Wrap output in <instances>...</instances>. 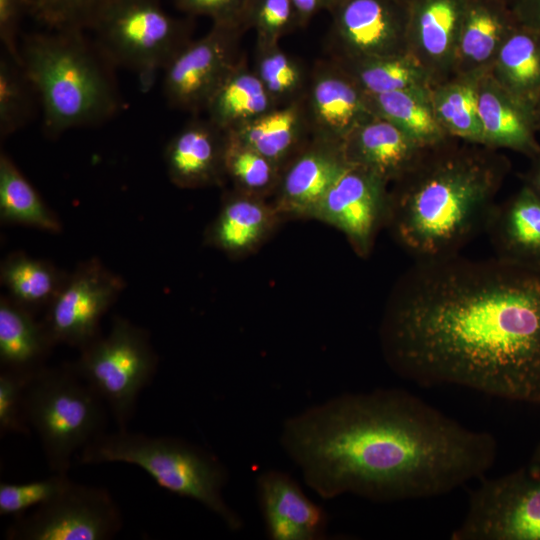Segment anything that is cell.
Returning <instances> with one entry per match:
<instances>
[{
    "mask_svg": "<svg viewBox=\"0 0 540 540\" xmlns=\"http://www.w3.org/2000/svg\"><path fill=\"white\" fill-rule=\"evenodd\" d=\"M489 73L532 110L540 98V32L517 23L501 45Z\"/></svg>",
    "mask_w": 540,
    "mask_h": 540,
    "instance_id": "4316f807",
    "label": "cell"
},
{
    "mask_svg": "<svg viewBox=\"0 0 540 540\" xmlns=\"http://www.w3.org/2000/svg\"><path fill=\"white\" fill-rule=\"evenodd\" d=\"M389 120L373 116L355 128L341 144L345 161L394 182L407 172L423 149Z\"/></svg>",
    "mask_w": 540,
    "mask_h": 540,
    "instance_id": "ffe728a7",
    "label": "cell"
},
{
    "mask_svg": "<svg viewBox=\"0 0 540 540\" xmlns=\"http://www.w3.org/2000/svg\"><path fill=\"white\" fill-rule=\"evenodd\" d=\"M124 288V279L98 259L81 262L42 319L55 345L81 349L101 335V319Z\"/></svg>",
    "mask_w": 540,
    "mask_h": 540,
    "instance_id": "7c38bea8",
    "label": "cell"
},
{
    "mask_svg": "<svg viewBox=\"0 0 540 540\" xmlns=\"http://www.w3.org/2000/svg\"><path fill=\"white\" fill-rule=\"evenodd\" d=\"M68 275L53 263L21 251L7 255L0 267V281L6 295L35 315L39 311H46Z\"/></svg>",
    "mask_w": 540,
    "mask_h": 540,
    "instance_id": "f1b7e54d",
    "label": "cell"
},
{
    "mask_svg": "<svg viewBox=\"0 0 540 540\" xmlns=\"http://www.w3.org/2000/svg\"><path fill=\"white\" fill-rule=\"evenodd\" d=\"M120 0H23L26 15L48 30H91Z\"/></svg>",
    "mask_w": 540,
    "mask_h": 540,
    "instance_id": "d590c367",
    "label": "cell"
},
{
    "mask_svg": "<svg viewBox=\"0 0 540 540\" xmlns=\"http://www.w3.org/2000/svg\"><path fill=\"white\" fill-rule=\"evenodd\" d=\"M466 0H408V51L433 85L453 75L455 54Z\"/></svg>",
    "mask_w": 540,
    "mask_h": 540,
    "instance_id": "e0dca14e",
    "label": "cell"
},
{
    "mask_svg": "<svg viewBox=\"0 0 540 540\" xmlns=\"http://www.w3.org/2000/svg\"><path fill=\"white\" fill-rule=\"evenodd\" d=\"M303 103L311 138L340 146L375 116L369 96L334 60L316 64Z\"/></svg>",
    "mask_w": 540,
    "mask_h": 540,
    "instance_id": "9a60e30c",
    "label": "cell"
},
{
    "mask_svg": "<svg viewBox=\"0 0 540 540\" xmlns=\"http://www.w3.org/2000/svg\"><path fill=\"white\" fill-rule=\"evenodd\" d=\"M532 115H533L535 129L538 133L540 132V98L532 107Z\"/></svg>",
    "mask_w": 540,
    "mask_h": 540,
    "instance_id": "bcb514c9",
    "label": "cell"
},
{
    "mask_svg": "<svg viewBox=\"0 0 540 540\" xmlns=\"http://www.w3.org/2000/svg\"><path fill=\"white\" fill-rule=\"evenodd\" d=\"M68 473H53L48 478L26 483L0 484V515L20 517L62 492L70 483Z\"/></svg>",
    "mask_w": 540,
    "mask_h": 540,
    "instance_id": "74e56055",
    "label": "cell"
},
{
    "mask_svg": "<svg viewBox=\"0 0 540 540\" xmlns=\"http://www.w3.org/2000/svg\"><path fill=\"white\" fill-rule=\"evenodd\" d=\"M278 216L263 198L236 191L225 199L207 230V242L228 254H242L266 237Z\"/></svg>",
    "mask_w": 540,
    "mask_h": 540,
    "instance_id": "484cf974",
    "label": "cell"
},
{
    "mask_svg": "<svg viewBox=\"0 0 540 540\" xmlns=\"http://www.w3.org/2000/svg\"><path fill=\"white\" fill-rule=\"evenodd\" d=\"M176 7L190 16H206L213 23L244 26L252 0H173Z\"/></svg>",
    "mask_w": 540,
    "mask_h": 540,
    "instance_id": "60d3db41",
    "label": "cell"
},
{
    "mask_svg": "<svg viewBox=\"0 0 540 540\" xmlns=\"http://www.w3.org/2000/svg\"><path fill=\"white\" fill-rule=\"evenodd\" d=\"M388 182L349 165L328 190L314 217L342 231L360 256H367L378 230L386 226Z\"/></svg>",
    "mask_w": 540,
    "mask_h": 540,
    "instance_id": "5bb4252c",
    "label": "cell"
},
{
    "mask_svg": "<svg viewBox=\"0 0 540 540\" xmlns=\"http://www.w3.org/2000/svg\"><path fill=\"white\" fill-rule=\"evenodd\" d=\"M0 220L2 224L60 233L62 223L24 177L12 159L0 155Z\"/></svg>",
    "mask_w": 540,
    "mask_h": 540,
    "instance_id": "1f68e13d",
    "label": "cell"
},
{
    "mask_svg": "<svg viewBox=\"0 0 540 540\" xmlns=\"http://www.w3.org/2000/svg\"><path fill=\"white\" fill-rule=\"evenodd\" d=\"M253 70L277 107L304 98L309 76L279 44L256 46Z\"/></svg>",
    "mask_w": 540,
    "mask_h": 540,
    "instance_id": "836d02e7",
    "label": "cell"
},
{
    "mask_svg": "<svg viewBox=\"0 0 540 540\" xmlns=\"http://www.w3.org/2000/svg\"><path fill=\"white\" fill-rule=\"evenodd\" d=\"M281 443L320 497L377 502L441 496L480 480L497 441L410 392L344 394L289 418Z\"/></svg>",
    "mask_w": 540,
    "mask_h": 540,
    "instance_id": "7a4b0ae2",
    "label": "cell"
},
{
    "mask_svg": "<svg viewBox=\"0 0 540 540\" xmlns=\"http://www.w3.org/2000/svg\"><path fill=\"white\" fill-rule=\"evenodd\" d=\"M259 504L268 536L274 540L324 537L327 517L288 474L267 471L257 480Z\"/></svg>",
    "mask_w": 540,
    "mask_h": 540,
    "instance_id": "d6986e66",
    "label": "cell"
},
{
    "mask_svg": "<svg viewBox=\"0 0 540 540\" xmlns=\"http://www.w3.org/2000/svg\"><path fill=\"white\" fill-rule=\"evenodd\" d=\"M522 182L540 197V152L530 158V165L522 175Z\"/></svg>",
    "mask_w": 540,
    "mask_h": 540,
    "instance_id": "f6af8a7d",
    "label": "cell"
},
{
    "mask_svg": "<svg viewBox=\"0 0 540 540\" xmlns=\"http://www.w3.org/2000/svg\"><path fill=\"white\" fill-rule=\"evenodd\" d=\"M295 8L299 28L305 27L309 21L321 11H329L337 0H291Z\"/></svg>",
    "mask_w": 540,
    "mask_h": 540,
    "instance_id": "ee69618b",
    "label": "cell"
},
{
    "mask_svg": "<svg viewBox=\"0 0 540 540\" xmlns=\"http://www.w3.org/2000/svg\"><path fill=\"white\" fill-rule=\"evenodd\" d=\"M31 90L23 68L6 52L0 58V134L1 139L21 129L32 113Z\"/></svg>",
    "mask_w": 540,
    "mask_h": 540,
    "instance_id": "8d00e7d4",
    "label": "cell"
},
{
    "mask_svg": "<svg viewBox=\"0 0 540 540\" xmlns=\"http://www.w3.org/2000/svg\"><path fill=\"white\" fill-rule=\"evenodd\" d=\"M478 114L486 146L506 148L529 159L540 152L532 110L506 91L488 72L478 79Z\"/></svg>",
    "mask_w": 540,
    "mask_h": 540,
    "instance_id": "7402d4cb",
    "label": "cell"
},
{
    "mask_svg": "<svg viewBox=\"0 0 540 540\" xmlns=\"http://www.w3.org/2000/svg\"><path fill=\"white\" fill-rule=\"evenodd\" d=\"M500 1L504 2L505 4H507L510 7L514 0H500Z\"/></svg>",
    "mask_w": 540,
    "mask_h": 540,
    "instance_id": "7dc6e473",
    "label": "cell"
},
{
    "mask_svg": "<svg viewBox=\"0 0 540 540\" xmlns=\"http://www.w3.org/2000/svg\"><path fill=\"white\" fill-rule=\"evenodd\" d=\"M226 132L229 137L259 152L281 169L311 136L303 99L276 107Z\"/></svg>",
    "mask_w": 540,
    "mask_h": 540,
    "instance_id": "d4e9b609",
    "label": "cell"
},
{
    "mask_svg": "<svg viewBox=\"0 0 540 540\" xmlns=\"http://www.w3.org/2000/svg\"><path fill=\"white\" fill-rule=\"evenodd\" d=\"M347 166L340 145L311 138L282 168L273 205L277 213L314 217Z\"/></svg>",
    "mask_w": 540,
    "mask_h": 540,
    "instance_id": "2e32d148",
    "label": "cell"
},
{
    "mask_svg": "<svg viewBox=\"0 0 540 540\" xmlns=\"http://www.w3.org/2000/svg\"><path fill=\"white\" fill-rule=\"evenodd\" d=\"M510 8L518 23L540 32V0H514Z\"/></svg>",
    "mask_w": 540,
    "mask_h": 540,
    "instance_id": "7bdbcfd3",
    "label": "cell"
},
{
    "mask_svg": "<svg viewBox=\"0 0 540 540\" xmlns=\"http://www.w3.org/2000/svg\"><path fill=\"white\" fill-rule=\"evenodd\" d=\"M80 464L121 462L138 466L160 487L193 499L215 513L231 530L242 521L223 498L227 471L211 453L175 437L119 429L100 435L79 451Z\"/></svg>",
    "mask_w": 540,
    "mask_h": 540,
    "instance_id": "5b68a950",
    "label": "cell"
},
{
    "mask_svg": "<svg viewBox=\"0 0 540 540\" xmlns=\"http://www.w3.org/2000/svg\"><path fill=\"white\" fill-rule=\"evenodd\" d=\"M395 1H399V2H408V0H395Z\"/></svg>",
    "mask_w": 540,
    "mask_h": 540,
    "instance_id": "c3c4849f",
    "label": "cell"
},
{
    "mask_svg": "<svg viewBox=\"0 0 540 540\" xmlns=\"http://www.w3.org/2000/svg\"><path fill=\"white\" fill-rule=\"evenodd\" d=\"M334 61L369 96L402 90H430L433 85L428 72L410 52Z\"/></svg>",
    "mask_w": 540,
    "mask_h": 540,
    "instance_id": "4dcf8cb0",
    "label": "cell"
},
{
    "mask_svg": "<svg viewBox=\"0 0 540 540\" xmlns=\"http://www.w3.org/2000/svg\"><path fill=\"white\" fill-rule=\"evenodd\" d=\"M430 90H402L369 96L375 115L383 117L422 147L449 137L432 108Z\"/></svg>",
    "mask_w": 540,
    "mask_h": 540,
    "instance_id": "d6a6232c",
    "label": "cell"
},
{
    "mask_svg": "<svg viewBox=\"0 0 540 540\" xmlns=\"http://www.w3.org/2000/svg\"><path fill=\"white\" fill-rule=\"evenodd\" d=\"M246 26L254 29L256 46L279 44L282 37L299 28L291 0H252Z\"/></svg>",
    "mask_w": 540,
    "mask_h": 540,
    "instance_id": "f35d334b",
    "label": "cell"
},
{
    "mask_svg": "<svg viewBox=\"0 0 540 540\" xmlns=\"http://www.w3.org/2000/svg\"><path fill=\"white\" fill-rule=\"evenodd\" d=\"M276 107L255 71L240 58L210 98L205 111L211 122L229 131Z\"/></svg>",
    "mask_w": 540,
    "mask_h": 540,
    "instance_id": "83f0119b",
    "label": "cell"
},
{
    "mask_svg": "<svg viewBox=\"0 0 540 540\" xmlns=\"http://www.w3.org/2000/svg\"><path fill=\"white\" fill-rule=\"evenodd\" d=\"M227 132L208 118L195 119L166 146L164 160L170 181L181 188L219 185L226 177Z\"/></svg>",
    "mask_w": 540,
    "mask_h": 540,
    "instance_id": "ac0fdd59",
    "label": "cell"
},
{
    "mask_svg": "<svg viewBox=\"0 0 540 540\" xmlns=\"http://www.w3.org/2000/svg\"><path fill=\"white\" fill-rule=\"evenodd\" d=\"M517 23L511 8L500 0H466L453 75L488 72Z\"/></svg>",
    "mask_w": 540,
    "mask_h": 540,
    "instance_id": "603a6c76",
    "label": "cell"
},
{
    "mask_svg": "<svg viewBox=\"0 0 540 540\" xmlns=\"http://www.w3.org/2000/svg\"><path fill=\"white\" fill-rule=\"evenodd\" d=\"M407 3L337 0L329 10L333 59L354 61L409 52Z\"/></svg>",
    "mask_w": 540,
    "mask_h": 540,
    "instance_id": "4fadbf2b",
    "label": "cell"
},
{
    "mask_svg": "<svg viewBox=\"0 0 540 540\" xmlns=\"http://www.w3.org/2000/svg\"><path fill=\"white\" fill-rule=\"evenodd\" d=\"M123 526L121 511L105 488L74 481L56 497L17 517L8 540H108Z\"/></svg>",
    "mask_w": 540,
    "mask_h": 540,
    "instance_id": "30bf717a",
    "label": "cell"
},
{
    "mask_svg": "<svg viewBox=\"0 0 540 540\" xmlns=\"http://www.w3.org/2000/svg\"><path fill=\"white\" fill-rule=\"evenodd\" d=\"M22 68L43 110L44 132L100 124L114 116L120 99L110 66L82 30H48L24 36Z\"/></svg>",
    "mask_w": 540,
    "mask_h": 540,
    "instance_id": "277c9868",
    "label": "cell"
},
{
    "mask_svg": "<svg viewBox=\"0 0 540 540\" xmlns=\"http://www.w3.org/2000/svg\"><path fill=\"white\" fill-rule=\"evenodd\" d=\"M24 14L26 11L23 0H0V38L4 52L21 66L17 36L19 23Z\"/></svg>",
    "mask_w": 540,
    "mask_h": 540,
    "instance_id": "b9f144b4",
    "label": "cell"
},
{
    "mask_svg": "<svg viewBox=\"0 0 540 540\" xmlns=\"http://www.w3.org/2000/svg\"><path fill=\"white\" fill-rule=\"evenodd\" d=\"M191 30L188 19L169 15L159 0H120L90 31L113 65L134 70L148 82L191 41Z\"/></svg>",
    "mask_w": 540,
    "mask_h": 540,
    "instance_id": "ba28073f",
    "label": "cell"
},
{
    "mask_svg": "<svg viewBox=\"0 0 540 540\" xmlns=\"http://www.w3.org/2000/svg\"><path fill=\"white\" fill-rule=\"evenodd\" d=\"M224 166L236 191L261 198L275 192L282 171L273 161L228 134Z\"/></svg>",
    "mask_w": 540,
    "mask_h": 540,
    "instance_id": "e575fe53",
    "label": "cell"
},
{
    "mask_svg": "<svg viewBox=\"0 0 540 540\" xmlns=\"http://www.w3.org/2000/svg\"><path fill=\"white\" fill-rule=\"evenodd\" d=\"M497 150L449 136L392 182L386 226L415 261L460 254L485 231L511 170Z\"/></svg>",
    "mask_w": 540,
    "mask_h": 540,
    "instance_id": "3957f363",
    "label": "cell"
},
{
    "mask_svg": "<svg viewBox=\"0 0 540 540\" xmlns=\"http://www.w3.org/2000/svg\"><path fill=\"white\" fill-rule=\"evenodd\" d=\"M55 343L42 320L6 294L0 298V370L26 378L47 366Z\"/></svg>",
    "mask_w": 540,
    "mask_h": 540,
    "instance_id": "cb8c5ba5",
    "label": "cell"
},
{
    "mask_svg": "<svg viewBox=\"0 0 540 540\" xmlns=\"http://www.w3.org/2000/svg\"><path fill=\"white\" fill-rule=\"evenodd\" d=\"M452 540H540V442L504 475L479 480Z\"/></svg>",
    "mask_w": 540,
    "mask_h": 540,
    "instance_id": "9c48e42d",
    "label": "cell"
},
{
    "mask_svg": "<svg viewBox=\"0 0 540 540\" xmlns=\"http://www.w3.org/2000/svg\"><path fill=\"white\" fill-rule=\"evenodd\" d=\"M381 344L401 378L540 406V267L497 257L415 261L385 311Z\"/></svg>",
    "mask_w": 540,
    "mask_h": 540,
    "instance_id": "6da1fadb",
    "label": "cell"
},
{
    "mask_svg": "<svg viewBox=\"0 0 540 540\" xmlns=\"http://www.w3.org/2000/svg\"><path fill=\"white\" fill-rule=\"evenodd\" d=\"M75 373L102 399L119 429L127 428L140 392L150 384L158 358L148 332L114 317L106 336L79 349Z\"/></svg>",
    "mask_w": 540,
    "mask_h": 540,
    "instance_id": "52a82bcc",
    "label": "cell"
},
{
    "mask_svg": "<svg viewBox=\"0 0 540 540\" xmlns=\"http://www.w3.org/2000/svg\"><path fill=\"white\" fill-rule=\"evenodd\" d=\"M105 407L70 363L46 366L28 379L26 421L38 435L53 473H68L74 453L105 433Z\"/></svg>",
    "mask_w": 540,
    "mask_h": 540,
    "instance_id": "8992f818",
    "label": "cell"
},
{
    "mask_svg": "<svg viewBox=\"0 0 540 540\" xmlns=\"http://www.w3.org/2000/svg\"><path fill=\"white\" fill-rule=\"evenodd\" d=\"M480 75H452L432 85L429 96L435 116L448 136L485 145L478 114Z\"/></svg>",
    "mask_w": 540,
    "mask_h": 540,
    "instance_id": "f546056e",
    "label": "cell"
},
{
    "mask_svg": "<svg viewBox=\"0 0 540 540\" xmlns=\"http://www.w3.org/2000/svg\"><path fill=\"white\" fill-rule=\"evenodd\" d=\"M484 232L495 257L540 267V197L527 186L496 203Z\"/></svg>",
    "mask_w": 540,
    "mask_h": 540,
    "instance_id": "44dd1931",
    "label": "cell"
},
{
    "mask_svg": "<svg viewBox=\"0 0 540 540\" xmlns=\"http://www.w3.org/2000/svg\"><path fill=\"white\" fill-rule=\"evenodd\" d=\"M29 378L0 370V433L28 435L24 394Z\"/></svg>",
    "mask_w": 540,
    "mask_h": 540,
    "instance_id": "ab89813d",
    "label": "cell"
},
{
    "mask_svg": "<svg viewBox=\"0 0 540 540\" xmlns=\"http://www.w3.org/2000/svg\"><path fill=\"white\" fill-rule=\"evenodd\" d=\"M246 28L213 23L201 38L191 40L164 69L163 93L168 104L197 113L206 106L235 64L238 44Z\"/></svg>",
    "mask_w": 540,
    "mask_h": 540,
    "instance_id": "8fae6325",
    "label": "cell"
}]
</instances>
